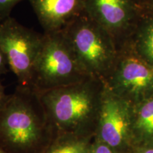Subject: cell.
<instances>
[{"label": "cell", "mask_w": 153, "mask_h": 153, "mask_svg": "<svg viewBox=\"0 0 153 153\" xmlns=\"http://www.w3.org/2000/svg\"><path fill=\"white\" fill-rule=\"evenodd\" d=\"M54 137L36 93L19 86L0 110V148L7 153H43Z\"/></svg>", "instance_id": "cell-1"}, {"label": "cell", "mask_w": 153, "mask_h": 153, "mask_svg": "<svg viewBox=\"0 0 153 153\" xmlns=\"http://www.w3.org/2000/svg\"><path fill=\"white\" fill-rule=\"evenodd\" d=\"M105 84L89 77L83 81L36 92L55 135H88L87 128L99 114Z\"/></svg>", "instance_id": "cell-2"}, {"label": "cell", "mask_w": 153, "mask_h": 153, "mask_svg": "<svg viewBox=\"0 0 153 153\" xmlns=\"http://www.w3.org/2000/svg\"><path fill=\"white\" fill-rule=\"evenodd\" d=\"M89 77L63 30L43 33L29 89L40 92L77 83Z\"/></svg>", "instance_id": "cell-3"}, {"label": "cell", "mask_w": 153, "mask_h": 153, "mask_svg": "<svg viewBox=\"0 0 153 153\" xmlns=\"http://www.w3.org/2000/svg\"><path fill=\"white\" fill-rule=\"evenodd\" d=\"M63 31L86 73L106 83L119 53L111 36L85 12Z\"/></svg>", "instance_id": "cell-4"}, {"label": "cell", "mask_w": 153, "mask_h": 153, "mask_svg": "<svg viewBox=\"0 0 153 153\" xmlns=\"http://www.w3.org/2000/svg\"><path fill=\"white\" fill-rule=\"evenodd\" d=\"M43 38V34L26 28L10 16L0 24V48L20 87H30L32 72Z\"/></svg>", "instance_id": "cell-5"}, {"label": "cell", "mask_w": 153, "mask_h": 153, "mask_svg": "<svg viewBox=\"0 0 153 153\" xmlns=\"http://www.w3.org/2000/svg\"><path fill=\"white\" fill-rule=\"evenodd\" d=\"M85 4L86 14L111 36L119 49L147 11L145 0H85Z\"/></svg>", "instance_id": "cell-6"}, {"label": "cell", "mask_w": 153, "mask_h": 153, "mask_svg": "<svg viewBox=\"0 0 153 153\" xmlns=\"http://www.w3.org/2000/svg\"><path fill=\"white\" fill-rule=\"evenodd\" d=\"M105 85L126 101L149 96L153 94V66L124 45Z\"/></svg>", "instance_id": "cell-7"}, {"label": "cell", "mask_w": 153, "mask_h": 153, "mask_svg": "<svg viewBox=\"0 0 153 153\" xmlns=\"http://www.w3.org/2000/svg\"><path fill=\"white\" fill-rule=\"evenodd\" d=\"M98 139L115 151L124 148L131 130L128 101L104 86L97 123Z\"/></svg>", "instance_id": "cell-8"}, {"label": "cell", "mask_w": 153, "mask_h": 153, "mask_svg": "<svg viewBox=\"0 0 153 153\" xmlns=\"http://www.w3.org/2000/svg\"><path fill=\"white\" fill-rule=\"evenodd\" d=\"M44 33L63 30L85 12V0H28Z\"/></svg>", "instance_id": "cell-9"}, {"label": "cell", "mask_w": 153, "mask_h": 153, "mask_svg": "<svg viewBox=\"0 0 153 153\" xmlns=\"http://www.w3.org/2000/svg\"><path fill=\"white\" fill-rule=\"evenodd\" d=\"M125 45L153 65V11L147 9Z\"/></svg>", "instance_id": "cell-10"}, {"label": "cell", "mask_w": 153, "mask_h": 153, "mask_svg": "<svg viewBox=\"0 0 153 153\" xmlns=\"http://www.w3.org/2000/svg\"><path fill=\"white\" fill-rule=\"evenodd\" d=\"M90 146L89 135L58 134L43 153H89Z\"/></svg>", "instance_id": "cell-11"}, {"label": "cell", "mask_w": 153, "mask_h": 153, "mask_svg": "<svg viewBox=\"0 0 153 153\" xmlns=\"http://www.w3.org/2000/svg\"><path fill=\"white\" fill-rule=\"evenodd\" d=\"M134 128L143 137L153 140V97L148 99L138 111Z\"/></svg>", "instance_id": "cell-12"}, {"label": "cell", "mask_w": 153, "mask_h": 153, "mask_svg": "<svg viewBox=\"0 0 153 153\" xmlns=\"http://www.w3.org/2000/svg\"><path fill=\"white\" fill-rule=\"evenodd\" d=\"M24 0H0V21L3 22L9 17V14L17 4Z\"/></svg>", "instance_id": "cell-13"}, {"label": "cell", "mask_w": 153, "mask_h": 153, "mask_svg": "<svg viewBox=\"0 0 153 153\" xmlns=\"http://www.w3.org/2000/svg\"><path fill=\"white\" fill-rule=\"evenodd\" d=\"M89 153H116V151L106 143L97 139L94 144L91 145Z\"/></svg>", "instance_id": "cell-14"}, {"label": "cell", "mask_w": 153, "mask_h": 153, "mask_svg": "<svg viewBox=\"0 0 153 153\" xmlns=\"http://www.w3.org/2000/svg\"><path fill=\"white\" fill-rule=\"evenodd\" d=\"M8 67L9 65L7 57L0 48V75L5 74L7 72Z\"/></svg>", "instance_id": "cell-15"}, {"label": "cell", "mask_w": 153, "mask_h": 153, "mask_svg": "<svg viewBox=\"0 0 153 153\" xmlns=\"http://www.w3.org/2000/svg\"><path fill=\"white\" fill-rule=\"evenodd\" d=\"M9 95L6 94L4 91V87L1 85V82H0V110L3 108L7 100H8Z\"/></svg>", "instance_id": "cell-16"}, {"label": "cell", "mask_w": 153, "mask_h": 153, "mask_svg": "<svg viewBox=\"0 0 153 153\" xmlns=\"http://www.w3.org/2000/svg\"><path fill=\"white\" fill-rule=\"evenodd\" d=\"M145 2L147 9L150 11H153V0H145Z\"/></svg>", "instance_id": "cell-17"}, {"label": "cell", "mask_w": 153, "mask_h": 153, "mask_svg": "<svg viewBox=\"0 0 153 153\" xmlns=\"http://www.w3.org/2000/svg\"><path fill=\"white\" fill-rule=\"evenodd\" d=\"M142 153H153V148H149L143 150Z\"/></svg>", "instance_id": "cell-18"}, {"label": "cell", "mask_w": 153, "mask_h": 153, "mask_svg": "<svg viewBox=\"0 0 153 153\" xmlns=\"http://www.w3.org/2000/svg\"><path fill=\"white\" fill-rule=\"evenodd\" d=\"M0 153H7V152H6L4 150H3L2 149L0 148Z\"/></svg>", "instance_id": "cell-19"}, {"label": "cell", "mask_w": 153, "mask_h": 153, "mask_svg": "<svg viewBox=\"0 0 153 153\" xmlns=\"http://www.w3.org/2000/svg\"><path fill=\"white\" fill-rule=\"evenodd\" d=\"M152 66H153V65H152Z\"/></svg>", "instance_id": "cell-20"}]
</instances>
